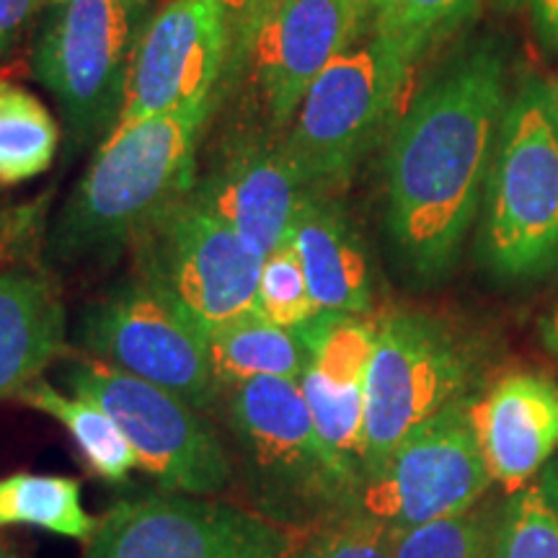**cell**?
Wrapping results in <instances>:
<instances>
[{
	"mask_svg": "<svg viewBox=\"0 0 558 558\" xmlns=\"http://www.w3.org/2000/svg\"><path fill=\"white\" fill-rule=\"evenodd\" d=\"M507 65L492 41L442 68L396 122L386 156V228L418 279L452 269L473 226L507 109Z\"/></svg>",
	"mask_w": 558,
	"mask_h": 558,
	"instance_id": "obj_1",
	"label": "cell"
},
{
	"mask_svg": "<svg viewBox=\"0 0 558 558\" xmlns=\"http://www.w3.org/2000/svg\"><path fill=\"white\" fill-rule=\"evenodd\" d=\"M213 101L117 128L62 205L50 248L62 262L114 256L197 184V148Z\"/></svg>",
	"mask_w": 558,
	"mask_h": 558,
	"instance_id": "obj_2",
	"label": "cell"
},
{
	"mask_svg": "<svg viewBox=\"0 0 558 558\" xmlns=\"http://www.w3.org/2000/svg\"><path fill=\"white\" fill-rule=\"evenodd\" d=\"M228 429L248 509L275 525L308 535L357 505V486L318 437L298 380L256 378L230 390Z\"/></svg>",
	"mask_w": 558,
	"mask_h": 558,
	"instance_id": "obj_3",
	"label": "cell"
},
{
	"mask_svg": "<svg viewBox=\"0 0 558 558\" xmlns=\"http://www.w3.org/2000/svg\"><path fill=\"white\" fill-rule=\"evenodd\" d=\"M481 259L501 279L558 269V94L527 75L507 99L484 192Z\"/></svg>",
	"mask_w": 558,
	"mask_h": 558,
	"instance_id": "obj_4",
	"label": "cell"
},
{
	"mask_svg": "<svg viewBox=\"0 0 558 558\" xmlns=\"http://www.w3.org/2000/svg\"><path fill=\"white\" fill-rule=\"evenodd\" d=\"M150 9L153 0H68L47 13L32 68L60 104L70 150L104 143L120 124Z\"/></svg>",
	"mask_w": 558,
	"mask_h": 558,
	"instance_id": "obj_5",
	"label": "cell"
},
{
	"mask_svg": "<svg viewBox=\"0 0 558 558\" xmlns=\"http://www.w3.org/2000/svg\"><path fill=\"white\" fill-rule=\"evenodd\" d=\"M409 70L369 29L313 81L279 143L305 184L324 192L349 179L396 114Z\"/></svg>",
	"mask_w": 558,
	"mask_h": 558,
	"instance_id": "obj_6",
	"label": "cell"
},
{
	"mask_svg": "<svg viewBox=\"0 0 558 558\" xmlns=\"http://www.w3.org/2000/svg\"><path fill=\"white\" fill-rule=\"evenodd\" d=\"M65 380L75 396L114 418L140 469L166 492L209 497L230 486L233 456L218 429L179 396L96 357L70 362Z\"/></svg>",
	"mask_w": 558,
	"mask_h": 558,
	"instance_id": "obj_7",
	"label": "cell"
},
{
	"mask_svg": "<svg viewBox=\"0 0 558 558\" xmlns=\"http://www.w3.org/2000/svg\"><path fill=\"white\" fill-rule=\"evenodd\" d=\"M132 246L137 277L184 311L205 337L256 313L264 259L192 194L163 209Z\"/></svg>",
	"mask_w": 558,
	"mask_h": 558,
	"instance_id": "obj_8",
	"label": "cell"
},
{
	"mask_svg": "<svg viewBox=\"0 0 558 558\" xmlns=\"http://www.w3.org/2000/svg\"><path fill=\"white\" fill-rule=\"evenodd\" d=\"M492 473L471 424V403L456 401L411 432L375 471L362 478L354 509L414 530L469 512Z\"/></svg>",
	"mask_w": 558,
	"mask_h": 558,
	"instance_id": "obj_9",
	"label": "cell"
},
{
	"mask_svg": "<svg viewBox=\"0 0 558 558\" xmlns=\"http://www.w3.org/2000/svg\"><path fill=\"white\" fill-rule=\"evenodd\" d=\"M81 341L96 360L166 388L197 411L218 401L207 337L140 277L124 279L83 311Z\"/></svg>",
	"mask_w": 558,
	"mask_h": 558,
	"instance_id": "obj_10",
	"label": "cell"
},
{
	"mask_svg": "<svg viewBox=\"0 0 558 558\" xmlns=\"http://www.w3.org/2000/svg\"><path fill=\"white\" fill-rule=\"evenodd\" d=\"M469 365L448 329L416 313L375 326L365 383V476L418 424L463 399Z\"/></svg>",
	"mask_w": 558,
	"mask_h": 558,
	"instance_id": "obj_11",
	"label": "cell"
},
{
	"mask_svg": "<svg viewBox=\"0 0 558 558\" xmlns=\"http://www.w3.org/2000/svg\"><path fill=\"white\" fill-rule=\"evenodd\" d=\"M303 543L248 507L177 497L128 499L96 522L86 558H292Z\"/></svg>",
	"mask_w": 558,
	"mask_h": 558,
	"instance_id": "obj_12",
	"label": "cell"
},
{
	"mask_svg": "<svg viewBox=\"0 0 558 558\" xmlns=\"http://www.w3.org/2000/svg\"><path fill=\"white\" fill-rule=\"evenodd\" d=\"M228 54L230 34L220 0H169L148 21L132 54L117 128L213 101Z\"/></svg>",
	"mask_w": 558,
	"mask_h": 558,
	"instance_id": "obj_13",
	"label": "cell"
},
{
	"mask_svg": "<svg viewBox=\"0 0 558 558\" xmlns=\"http://www.w3.org/2000/svg\"><path fill=\"white\" fill-rule=\"evenodd\" d=\"M375 326L362 316L326 311L298 326L308 349V365L298 383L318 437L357 492L365 478V383Z\"/></svg>",
	"mask_w": 558,
	"mask_h": 558,
	"instance_id": "obj_14",
	"label": "cell"
},
{
	"mask_svg": "<svg viewBox=\"0 0 558 558\" xmlns=\"http://www.w3.org/2000/svg\"><path fill=\"white\" fill-rule=\"evenodd\" d=\"M369 26L354 0H282L251 47L275 128H288L313 81Z\"/></svg>",
	"mask_w": 558,
	"mask_h": 558,
	"instance_id": "obj_15",
	"label": "cell"
},
{
	"mask_svg": "<svg viewBox=\"0 0 558 558\" xmlns=\"http://www.w3.org/2000/svg\"><path fill=\"white\" fill-rule=\"evenodd\" d=\"M311 192L313 186L305 184L282 145L239 140L197 179L192 199L267 259L290 243L292 226Z\"/></svg>",
	"mask_w": 558,
	"mask_h": 558,
	"instance_id": "obj_16",
	"label": "cell"
},
{
	"mask_svg": "<svg viewBox=\"0 0 558 558\" xmlns=\"http://www.w3.org/2000/svg\"><path fill=\"white\" fill-rule=\"evenodd\" d=\"M471 424L492 478L520 492L558 448V386L543 375H507L471 403Z\"/></svg>",
	"mask_w": 558,
	"mask_h": 558,
	"instance_id": "obj_17",
	"label": "cell"
},
{
	"mask_svg": "<svg viewBox=\"0 0 558 558\" xmlns=\"http://www.w3.org/2000/svg\"><path fill=\"white\" fill-rule=\"evenodd\" d=\"M290 246L318 311L365 316L373 305V271L365 243L337 202L313 190L292 226Z\"/></svg>",
	"mask_w": 558,
	"mask_h": 558,
	"instance_id": "obj_18",
	"label": "cell"
},
{
	"mask_svg": "<svg viewBox=\"0 0 558 558\" xmlns=\"http://www.w3.org/2000/svg\"><path fill=\"white\" fill-rule=\"evenodd\" d=\"M65 349V308L50 277L0 267V401L19 399Z\"/></svg>",
	"mask_w": 558,
	"mask_h": 558,
	"instance_id": "obj_19",
	"label": "cell"
},
{
	"mask_svg": "<svg viewBox=\"0 0 558 558\" xmlns=\"http://www.w3.org/2000/svg\"><path fill=\"white\" fill-rule=\"evenodd\" d=\"M207 352L220 393L256 378L300 380L308 365V349L298 329L271 324L259 313L209 333Z\"/></svg>",
	"mask_w": 558,
	"mask_h": 558,
	"instance_id": "obj_20",
	"label": "cell"
},
{
	"mask_svg": "<svg viewBox=\"0 0 558 558\" xmlns=\"http://www.w3.org/2000/svg\"><path fill=\"white\" fill-rule=\"evenodd\" d=\"M19 401L58 418L62 427L70 432V437L75 439L88 469L104 481L122 484V481H128V473L137 465V456L132 450L130 439L122 435L114 418L96 403L81 399V396L70 399V396L60 393L58 388H52L45 380H34L19 396Z\"/></svg>",
	"mask_w": 558,
	"mask_h": 558,
	"instance_id": "obj_21",
	"label": "cell"
},
{
	"mask_svg": "<svg viewBox=\"0 0 558 558\" xmlns=\"http://www.w3.org/2000/svg\"><path fill=\"white\" fill-rule=\"evenodd\" d=\"M96 522L83 509L81 484L52 473H11L0 478V527L32 525L75 541H90Z\"/></svg>",
	"mask_w": 558,
	"mask_h": 558,
	"instance_id": "obj_22",
	"label": "cell"
},
{
	"mask_svg": "<svg viewBox=\"0 0 558 558\" xmlns=\"http://www.w3.org/2000/svg\"><path fill=\"white\" fill-rule=\"evenodd\" d=\"M60 128L37 96L0 81V184L37 179L52 166Z\"/></svg>",
	"mask_w": 558,
	"mask_h": 558,
	"instance_id": "obj_23",
	"label": "cell"
},
{
	"mask_svg": "<svg viewBox=\"0 0 558 558\" xmlns=\"http://www.w3.org/2000/svg\"><path fill=\"white\" fill-rule=\"evenodd\" d=\"M492 558H558V471L512 494L494 535Z\"/></svg>",
	"mask_w": 558,
	"mask_h": 558,
	"instance_id": "obj_24",
	"label": "cell"
},
{
	"mask_svg": "<svg viewBox=\"0 0 558 558\" xmlns=\"http://www.w3.org/2000/svg\"><path fill=\"white\" fill-rule=\"evenodd\" d=\"M481 0H393L373 24L411 68L476 19Z\"/></svg>",
	"mask_w": 558,
	"mask_h": 558,
	"instance_id": "obj_25",
	"label": "cell"
},
{
	"mask_svg": "<svg viewBox=\"0 0 558 558\" xmlns=\"http://www.w3.org/2000/svg\"><path fill=\"white\" fill-rule=\"evenodd\" d=\"M256 313L284 329H298L320 313L313 303L308 279L290 243L269 254L262 264Z\"/></svg>",
	"mask_w": 558,
	"mask_h": 558,
	"instance_id": "obj_26",
	"label": "cell"
},
{
	"mask_svg": "<svg viewBox=\"0 0 558 558\" xmlns=\"http://www.w3.org/2000/svg\"><path fill=\"white\" fill-rule=\"evenodd\" d=\"M292 558H396L393 530L360 509H347L303 535Z\"/></svg>",
	"mask_w": 558,
	"mask_h": 558,
	"instance_id": "obj_27",
	"label": "cell"
},
{
	"mask_svg": "<svg viewBox=\"0 0 558 558\" xmlns=\"http://www.w3.org/2000/svg\"><path fill=\"white\" fill-rule=\"evenodd\" d=\"M396 558H492L484 520L463 512L414 530H393Z\"/></svg>",
	"mask_w": 558,
	"mask_h": 558,
	"instance_id": "obj_28",
	"label": "cell"
},
{
	"mask_svg": "<svg viewBox=\"0 0 558 558\" xmlns=\"http://www.w3.org/2000/svg\"><path fill=\"white\" fill-rule=\"evenodd\" d=\"M226 9L228 34H230V54H228V73H239L241 65H246L251 47H254L256 34L267 24V19L277 11L282 0H220Z\"/></svg>",
	"mask_w": 558,
	"mask_h": 558,
	"instance_id": "obj_29",
	"label": "cell"
},
{
	"mask_svg": "<svg viewBox=\"0 0 558 558\" xmlns=\"http://www.w3.org/2000/svg\"><path fill=\"white\" fill-rule=\"evenodd\" d=\"M507 3L525 11L541 45L548 52H558V0H507Z\"/></svg>",
	"mask_w": 558,
	"mask_h": 558,
	"instance_id": "obj_30",
	"label": "cell"
},
{
	"mask_svg": "<svg viewBox=\"0 0 558 558\" xmlns=\"http://www.w3.org/2000/svg\"><path fill=\"white\" fill-rule=\"evenodd\" d=\"M37 5H41V0H0V60L11 50Z\"/></svg>",
	"mask_w": 558,
	"mask_h": 558,
	"instance_id": "obj_31",
	"label": "cell"
},
{
	"mask_svg": "<svg viewBox=\"0 0 558 558\" xmlns=\"http://www.w3.org/2000/svg\"><path fill=\"white\" fill-rule=\"evenodd\" d=\"M357 3V9L362 13V19H365V24L373 29V24L378 21L383 13L388 11V5L393 3V0H354Z\"/></svg>",
	"mask_w": 558,
	"mask_h": 558,
	"instance_id": "obj_32",
	"label": "cell"
},
{
	"mask_svg": "<svg viewBox=\"0 0 558 558\" xmlns=\"http://www.w3.org/2000/svg\"><path fill=\"white\" fill-rule=\"evenodd\" d=\"M543 337H546L548 347L558 354V303L554 305V311H550V316L543 320Z\"/></svg>",
	"mask_w": 558,
	"mask_h": 558,
	"instance_id": "obj_33",
	"label": "cell"
},
{
	"mask_svg": "<svg viewBox=\"0 0 558 558\" xmlns=\"http://www.w3.org/2000/svg\"><path fill=\"white\" fill-rule=\"evenodd\" d=\"M9 243H11L9 230L0 228V264H3V259H5V251H9Z\"/></svg>",
	"mask_w": 558,
	"mask_h": 558,
	"instance_id": "obj_34",
	"label": "cell"
},
{
	"mask_svg": "<svg viewBox=\"0 0 558 558\" xmlns=\"http://www.w3.org/2000/svg\"><path fill=\"white\" fill-rule=\"evenodd\" d=\"M0 558H19V556L13 554L9 546H3V543H0Z\"/></svg>",
	"mask_w": 558,
	"mask_h": 558,
	"instance_id": "obj_35",
	"label": "cell"
},
{
	"mask_svg": "<svg viewBox=\"0 0 558 558\" xmlns=\"http://www.w3.org/2000/svg\"><path fill=\"white\" fill-rule=\"evenodd\" d=\"M68 3V0H41V5H47V9H54V5H62Z\"/></svg>",
	"mask_w": 558,
	"mask_h": 558,
	"instance_id": "obj_36",
	"label": "cell"
},
{
	"mask_svg": "<svg viewBox=\"0 0 558 558\" xmlns=\"http://www.w3.org/2000/svg\"><path fill=\"white\" fill-rule=\"evenodd\" d=\"M556 94H558V88H556Z\"/></svg>",
	"mask_w": 558,
	"mask_h": 558,
	"instance_id": "obj_37",
	"label": "cell"
}]
</instances>
